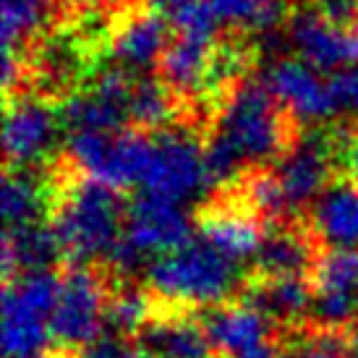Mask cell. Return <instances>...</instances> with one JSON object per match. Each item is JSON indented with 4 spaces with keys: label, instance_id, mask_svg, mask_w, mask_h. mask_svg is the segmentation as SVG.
<instances>
[{
    "label": "cell",
    "instance_id": "1",
    "mask_svg": "<svg viewBox=\"0 0 358 358\" xmlns=\"http://www.w3.org/2000/svg\"><path fill=\"white\" fill-rule=\"evenodd\" d=\"M126 201L118 189L94 178L69 183L55 196L52 230L71 264L105 262L126 230Z\"/></svg>",
    "mask_w": 358,
    "mask_h": 358
},
{
    "label": "cell",
    "instance_id": "2",
    "mask_svg": "<svg viewBox=\"0 0 358 358\" xmlns=\"http://www.w3.org/2000/svg\"><path fill=\"white\" fill-rule=\"evenodd\" d=\"M238 282V264L199 236L180 249L155 257L147 267L152 296L180 306H220L236 293Z\"/></svg>",
    "mask_w": 358,
    "mask_h": 358
},
{
    "label": "cell",
    "instance_id": "3",
    "mask_svg": "<svg viewBox=\"0 0 358 358\" xmlns=\"http://www.w3.org/2000/svg\"><path fill=\"white\" fill-rule=\"evenodd\" d=\"M282 110L262 81L243 76L225 92L215 129L243 152L249 165L264 168L267 162H278L296 141Z\"/></svg>",
    "mask_w": 358,
    "mask_h": 358
},
{
    "label": "cell",
    "instance_id": "4",
    "mask_svg": "<svg viewBox=\"0 0 358 358\" xmlns=\"http://www.w3.org/2000/svg\"><path fill=\"white\" fill-rule=\"evenodd\" d=\"M209 189L212 186L204 165V144L186 129L157 131L155 155L139 191L176 204H189Z\"/></svg>",
    "mask_w": 358,
    "mask_h": 358
},
{
    "label": "cell",
    "instance_id": "5",
    "mask_svg": "<svg viewBox=\"0 0 358 358\" xmlns=\"http://www.w3.org/2000/svg\"><path fill=\"white\" fill-rule=\"evenodd\" d=\"M108 299L102 275L90 264H71L60 280L58 306L50 317L52 340L66 348H81L84 343L97 338L105 324Z\"/></svg>",
    "mask_w": 358,
    "mask_h": 358
},
{
    "label": "cell",
    "instance_id": "6",
    "mask_svg": "<svg viewBox=\"0 0 358 358\" xmlns=\"http://www.w3.org/2000/svg\"><path fill=\"white\" fill-rule=\"evenodd\" d=\"M262 84L272 97L288 110L290 118L301 123H327L340 115V102L335 94L332 76L317 71L301 58L269 60L262 73Z\"/></svg>",
    "mask_w": 358,
    "mask_h": 358
},
{
    "label": "cell",
    "instance_id": "7",
    "mask_svg": "<svg viewBox=\"0 0 358 358\" xmlns=\"http://www.w3.org/2000/svg\"><path fill=\"white\" fill-rule=\"evenodd\" d=\"M134 81L129 71L120 66H105L94 73V81L84 90L69 94L60 105L63 126L69 131H105L118 134L131 123V92Z\"/></svg>",
    "mask_w": 358,
    "mask_h": 358
},
{
    "label": "cell",
    "instance_id": "8",
    "mask_svg": "<svg viewBox=\"0 0 358 358\" xmlns=\"http://www.w3.org/2000/svg\"><path fill=\"white\" fill-rule=\"evenodd\" d=\"M332 176H335V136L324 134L322 129H308L275 162V178L282 189L290 215L314 207V201L332 186Z\"/></svg>",
    "mask_w": 358,
    "mask_h": 358
},
{
    "label": "cell",
    "instance_id": "9",
    "mask_svg": "<svg viewBox=\"0 0 358 358\" xmlns=\"http://www.w3.org/2000/svg\"><path fill=\"white\" fill-rule=\"evenodd\" d=\"M173 40V24L165 13L147 6H131L110 21L108 48L115 66L129 71L131 76H150Z\"/></svg>",
    "mask_w": 358,
    "mask_h": 358
},
{
    "label": "cell",
    "instance_id": "10",
    "mask_svg": "<svg viewBox=\"0 0 358 358\" xmlns=\"http://www.w3.org/2000/svg\"><path fill=\"white\" fill-rule=\"evenodd\" d=\"M220 358H280L278 322L249 303H220L201 317Z\"/></svg>",
    "mask_w": 358,
    "mask_h": 358
},
{
    "label": "cell",
    "instance_id": "11",
    "mask_svg": "<svg viewBox=\"0 0 358 358\" xmlns=\"http://www.w3.org/2000/svg\"><path fill=\"white\" fill-rule=\"evenodd\" d=\"M60 123V110L40 94H19V100H10L3 123L6 168L40 165L55 147Z\"/></svg>",
    "mask_w": 358,
    "mask_h": 358
},
{
    "label": "cell",
    "instance_id": "12",
    "mask_svg": "<svg viewBox=\"0 0 358 358\" xmlns=\"http://www.w3.org/2000/svg\"><path fill=\"white\" fill-rule=\"evenodd\" d=\"M196 225L186 215L183 204L139 191L126 212V230L123 236L144 254V257H162L196 238Z\"/></svg>",
    "mask_w": 358,
    "mask_h": 358
},
{
    "label": "cell",
    "instance_id": "13",
    "mask_svg": "<svg viewBox=\"0 0 358 358\" xmlns=\"http://www.w3.org/2000/svg\"><path fill=\"white\" fill-rule=\"evenodd\" d=\"M314 306L311 317L322 327L343 329L358 311V251L329 249L311 272Z\"/></svg>",
    "mask_w": 358,
    "mask_h": 358
},
{
    "label": "cell",
    "instance_id": "14",
    "mask_svg": "<svg viewBox=\"0 0 358 358\" xmlns=\"http://www.w3.org/2000/svg\"><path fill=\"white\" fill-rule=\"evenodd\" d=\"M285 31L296 55L322 73L332 76L350 66V31L329 24L314 6H293Z\"/></svg>",
    "mask_w": 358,
    "mask_h": 358
},
{
    "label": "cell",
    "instance_id": "15",
    "mask_svg": "<svg viewBox=\"0 0 358 358\" xmlns=\"http://www.w3.org/2000/svg\"><path fill=\"white\" fill-rule=\"evenodd\" d=\"M264 220L254 215L243 201L238 204H209L196 217V236L236 264L257 259L264 241Z\"/></svg>",
    "mask_w": 358,
    "mask_h": 358
},
{
    "label": "cell",
    "instance_id": "16",
    "mask_svg": "<svg viewBox=\"0 0 358 358\" xmlns=\"http://www.w3.org/2000/svg\"><path fill=\"white\" fill-rule=\"evenodd\" d=\"M319 262L314 233L288 222L269 225L257 251L254 267L259 278H306Z\"/></svg>",
    "mask_w": 358,
    "mask_h": 358
},
{
    "label": "cell",
    "instance_id": "17",
    "mask_svg": "<svg viewBox=\"0 0 358 358\" xmlns=\"http://www.w3.org/2000/svg\"><path fill=\"white\" fill-rule=\"evenodd\" d=\"M69 16L66 0H0L3 52L29 58L34 45L50 34L52 24Z\"/></svg>",
    "mask_w": 358,
    "mask_h": 358
},
{
    "label": "cell",
    "instance_id": "18",
    "mask_svg": "<svg viewBox=\"0 0 358 358\" xmlns=\"http://www.w3.org/2000/svg\"><path fill=\"white\" fill-rule=\"evenodd\" d=\"M311 228L329 249L358 251V183H332L311 207Z\"/></svg>",
    "mask_w": 358,
    "mask_h": 358
},
{
    "label": "cell",
    "instance_id": "19",
    "mask_svg": "<svg viewBox=\"0 0 358 358\" xmlns=\"http://www.w3.org/2000/svg\"><path fill=\"white\" fill-rule=\"evenodd\" d=\"M139 343L155 358H215V345L209 340L201 319L183 314L152 317L139 332Z\"/></svg>",
    "mask_w": 358,
    "mask_h": 358
},
{
    "label": "cell",
    "instance_id": "20",
    "mask_svg": "<svg viewBox=\"0 0 358 358\" xmlns=\"http://www.w3.org/2000/svg\"><path fill=\"white\" fill-rule=\"evenodd\" d=\"M243 303L259 308L278 324H293L314 306L311 278H259L243 288Z\"/></svg>",
    "mask_w": 358,
    "mask_h": 358
},
{
    "label": "cell",
    "instance_id": "21",
    "mask_svg": "<svg viewBox=\"0 0 358 358\" xmlns=\"http://www.w3.org/2000/svg\"><path fill=\"white\" fill-rule=\"evenodd\" d=\"M60 259H66L63 246L52 225L34 222L24 228L3 230V275L13 280L16 275L34 269H52Z\"/></svg>",
    "mask_w": 358,
    "mask_h": 358
},
{
    "label": "cell",
    "instance_id": "22",
    "mask_svg": "<svg viewBox=\"0 0 358 358\" xmlns=\"http://www.w3.org/2000/svg\"><path fill=\"white\" fill-rule=\"evenodd\" d=\"M215 48L217 45L189 40V37H180L173 31V40H170L168 50L157 66L159 79L165 81L180 100H189L194 94H199L207 90Z\"/></svg>",
    "mask_w": 358,
    "mask_h": 358
},
{
    "label": "cell",
    "instance_id": "23",
    "mask_svg": "<svg viewBox=\"0 0 358 358\" xmlns=\"http://www.w3.org/2000/svg\"><path fill=\"white\" fill-rule=\"evenodd\" d=\"M50 207V191L34 168H6L0 186V209L6 230L42 222Z\"/></svg>",
    "mask_w": 358,
    "mask_h": 358
},
{
    "label": "cell",
    "instance_id": "24",
    "mask_svg": "<svg viewBox=\"0 0 358 358\" xmlns=\"http://www.w3.org/2000/svg\"><path fill=\"white\" fill-rule=\"evenodd\" d=\"M52 340L50 319L31 311L6 285L3 290V353L6 358H34Z\"/></svg>",
    "mask_w": 358,
    "mask_h": 358
},
{
    "label": "cell",
    "instance_id": "25",
    "mask_svg": "<svg viewBox=\"0 0 358 358\" xmlns=\"http://www.w3.org/2000/svg\"><path fill=\"white\" fill-rule=\"evenodd\" d=\"M222 29L241 34H264L285 27L290 16V0H207Z\"/></svg>",
    "mask_w": 358,
    "mask_h": 358
},
{
    "label": "cell",
    "instance_id": "26",
    "mask_svg": "<svg viewBox=\"0 0 358 358\" xmlns=\"http://www.w3.org/2000/svg\"><path fill=\"white\" fill-rule=\"evenodd\" d=\"M180 97L159 76H139L131 92V123L136 131H165L176 115V102Z\"/></svg>",
    "mask_w": 358,
    "mask_h": 358
},
{
    "label": "cell",
    "instance_id": "27",
    "mask_svg": "<svg viewBox=\"0 0 358 358\" xmlns=\"http://www.w3.org/2000/svg\"><path fill=\"white\" fill-rule=\"evenodd\" d=\"M150 319V293L136 288L134 282H120L118 288L110 293L108 311H105V329H113L123 338H131V335H139Z\"/></svg>",
    "mask_w": 358,
    "mask_h": 358
},
{
    "label": "cell",
    "instance_id": "28",
    "mask_svg": "<svg viewBox=\"0 0 358 358\" xmlns=\"http://www.w3.org/2000/svg\"><path fill=\"white\" fill-rule=\"evenodd\" d=\"M204 165H207L209 186L212 189L236 186L251 168L249 159L243 157V152L225 134H220L217 129H212V134L204 141Z\"/></svg>",
    "mask_w": 358,
    "mask_h": 358
},
{
    "label": "cell",
    "instance_id": "29",
    "mask_svg": "<svg viewBox=\"0 0 358 358\" xmlns=\"http://www.w3.org/2000/svg\"><path fill=\"white\" fill-rule=\"evenodd\" d=\"M60 280H63V275H55L52 269H34V272L16 275V278L8 280L6 285H8L31 311H37L40 317L50 319L55 306H58Z\"/></svg>",
    "mask_w": 358,
    "mask_h": 358
},
{
    "label": "cell",
    "instance_id": "30",
    "mask_svg": "<svg viewBox=\"0 0 358 358\" xmlns=\"http://www.w3.org/2000/svg\"><path fill=\"white\" fill-rule=\"evenodd\" d=\"M280 358H350V338L335 327H306L285 345Z\"/></svg>",
    "mask_w": 358,
    "mask_h": 358
},
{
    "label": "cell",
    "instance_id": "31",
    "mask_svg": "<svg viewBox=\"0 0 358 358\" xmlns=\"http://www.w3.org/2000/svg\"><path fill=\"white\" fill-rule=\"evenodd\" d=\"M126 350H129V340L113 329H105L97 338L76 348V358H123Z\"/></svg>",
    "mask_w": 358,
    "mask_h": 358
},
{
    "label": "cell",
    "instance_id": "32",
    "mask_svg": "<svg viewBox=\"0 0 358 358\" xmlns=\"http://www.w3.org/2000/svg\"><path fill=\"white\" fill-rule=\"evenodd\" d=\"M314 8L338 29H356L358 27V0H311Z\"/></svg>",
    "mask_w": 358,
    "mask_h": 358
},
{
    "label": "cell",
    "instance_id": "33",
    "mask_svg": "<svg viewBox=\"0 0 358 358\" xmlns=\"http://www.w3.org/2000/svg\"><path fill=\"white\" fill-rule=\"evenodd\" d=\"M332 84L340 102V113L350 115L358 123V66H348L332 73Z\"/></svg>",
    "mask_w": 358,
    "mask_h": 358
},
{
    "label": "cell",
    "instance_id": "34",
    "mask_svg": "<svg viewBox=\"0 0 358 358\" xmlns=\"http://www.w3.org/2000/svg\"><path fill=\"white\" fill-rule=\"evenodd\" d=\"M66 3H69L71 16H76V13H92V16L115 19L118 13L129 10L131 6H136L139 0H66Z\"/></svg>",
    "mask_w": 358,
    "mask_h": 358
},
{
    "label": "cell",
    "instance_id": "35",
    "mask_svg": "<svg viewBox=\"0 0 358 358\" xmlns=\"http://www.w3.org/2000/svg\"><path fill=\"white\" fill-rule=\"evenodd\" d=\"M141 6H147V8H155L159 13H168V16H176L178 10H183L186 6L191 3H196V0H139Z\"/></svg>",
    "mask_w": 358,
    "mask_h": 358
},
{
    "label": "cell",
    "instance_id": "36",
    "mask_svg": "<svg viewBox=\"0 0 358 358\" xmlns=\"http://www.w3.org/2000/svg\"><path fill=\"white\" fill-rule=\"evenodd\" d=\"M343 157H345V168H348L350 180H353V183H358V136H350V139H348Z\"/></svg>",
    "mask_w": 358,
    "mask_h": 358
},
{
    "label": "cell",
    "instance_id": "37",
    "mask_svg": "<svg viewBox=\"0 0 358 358\" xmlns=\"http://www.w3.org/2000/svg\"><path fill=\"white\" fill-rule=\"evenodd\" d=\"M123 358H155V356H152L141 343H129V350H126V356Z\"/></svg>",
    "mask_w": 358,
    "mask_h": 358
},
{
    "label": "cell",
    "instance_id": "38",
    "mask_svg": "<svg viewBox=\"0 0 358 358\" xmlns=\"http://www.w3.org/2000/svg\"><path fill=\"white\" fill-rule=\"evenodd\" d=\"M350 66H358V27L350 29Z\"/></svg>",
    "mask_w": 358,
    "mask_h": 358
},
{
    "label": "cell",
    "instance_id": "39",
    "mask_svg": "<svg viewBox=\"0 0 358 358\" xmlns=\"http://www.w3.org/2000/svg\"><path fill=\"white\" fill-rule=\"evenodd\" d=\"M350 358H358V324L353 327V335H350Z\"/></svg>",
    "mask_w": 358,
    "mask_h": 358
},
{
    "label": "cell",
    "instance_id": "40",
    "mask_svg": "<svg viewBox=\"0 0 358 358\" xmlns=\"http://www.w3.org/2000/svg\"><path fill=\"white\" fill-rule=\"evenodd\" d=\"M34 358H63V356H58V353H40V356H34Z\"/></svg>",
    "mask_w": 358,
    "mask_h": 358
},
{
    "label": "cell",
    "instance_id": "41",
    "mask_svg": "<svg viewBox=\"0 0 358 358\" xmlns=\"http://www.w3.org/2000/svg\"><path fill=\"white\" fill-rule=\"evenodd\" d=\"M306 3H311V0H290V6H306Z\"/></svg>",
    "mask_w": 358,
    "mask_h": 358
}]
</instances>
